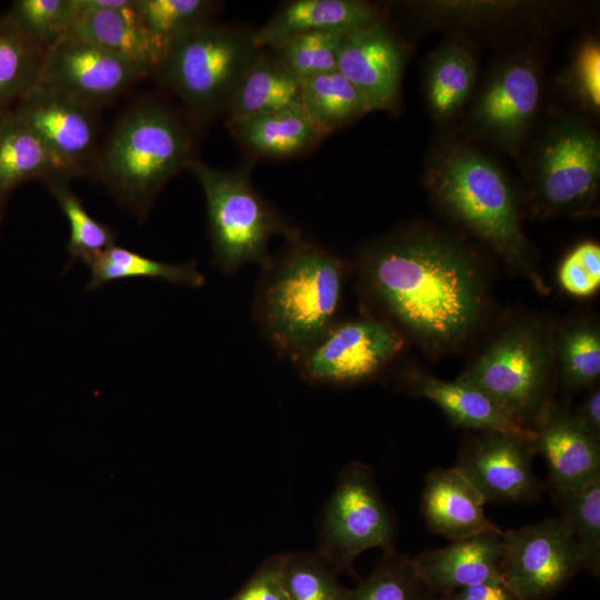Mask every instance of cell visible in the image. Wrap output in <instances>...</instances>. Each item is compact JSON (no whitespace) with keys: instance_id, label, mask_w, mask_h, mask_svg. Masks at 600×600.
I'll use <instances>...</instances> for the list:
<instances>
[{"instance_id":"cell-1","label":"cell","mask_w":600,"mask_h":600,"mask_svg":"<svg viewBox=\"0 0 600 600\" xmlns=\"http://www.w3.org/2000/svg\"><path fill=\"white\" fill-rule=\"evenodd\" d=\"M357 270L363 291L390 322L436 353L466 340L482 314L479 264L443 233L412 227L372 240L360 250Z\"/></svg>"},{"instance_id":"cell-2","label":"cell","mask_w":600,"mask_h":600,"mask_svg":"<svg viewBox=\"0 0 600 600\" xmlns=\"http://www.w3.org/2000/svg\"><path fill=\"white\" fill-rule=\"evenodd\" d=\"M261 266L252 316L282 358L293 361L338 319L346 268L301 233Z\"/></svg>"},{"instance_id":"cell-3","label":"cell","mask_w":600,"mask_h":600,"mask_svg":"<svg viewBox=\"0 0 600 600\" xmlns=\"http://www.w3.org/2000/svg\"><path fill=\"white\" fill-rule=\"evenodd\" d=\"M196 132L167 103L142 101L116 121L90 171L121 206L144 219L166 183L198 160Z\"/></svg>"},{"instance_id":"cell-4","label":"cell","mask_w":600,"mask_h":600,"mask_svg":"<svg viewBox=\"0 0 600 600\" xmlns=\"http://www.w3.org/2000/svg\"><path fill=\"white\" fill-rule=\"evenodd\" d=\"M424 182L449 216L507 262L532 273L517 197L494 160L467 142L448 141L429 157Z\"/></svg>"},{"instance_id":"cell-5","label":"cell","mask_w":600,"mask_h":600,"mask_svg":"<svg viewBox=\"0 0 600 600\" xmlns=\"http://www.w3.org/2000/svg\"><path fill=\"white\" fill-rule=\"evenodd\" d=\"M260 49L254 29L213 20L172 42L153 74L180 99L186 119L199 132L227 114Z\"/></svg>"},{"instance_id":"cell-6","label":"cell","mask_w":600,"mask_h":600,"mask_svg":"<svg viewBox=\"0 0 600 600\" xmlns=\"http://www.w3.org/2000/svg\"><path fill=\"white\" fill-rule=\"evenodd\" d=\"M253 162L223 170L198 159L189 169L204 194L213 263L226 274L246 264H264L274 236L288 240L300 234L253 188Z\"/></svg>"},{"instance_id":"cell-7","label":"cell","mask_w":600,"mask_h":600,"mask_svg":"<svg viewBox=\"0 0 600 600\" xmlns=\"http://www.w3.org/2000/svg\"><path fill=\"white\" fill-rule=\"evenodd\" d=\"M522 174L534 214H588L600 188L598 132L576 114L552 119L532 143Z\"/></svg>"},{"instance_id":"cell-8","label":"cell","mask_w":600,"mask_h":600,"mask_svg":"<svg viewBox=\"0 0 600 600\" xmlns=\"http://www.w3.org/2000/svg\"><path fill=\"white\" fill-rule=\"evenodd\" d=\"M552 348L539 322L513 324L458 378L493 399L520 424L534 431L552 404Z\"/></svg>"},{"instance_id":"cell-9","label":"cell","mask_w":600,"mask_h":600,"mask_svg":"<svg viewBox=\"0 0 600 600\" xmlns=\"http://www.w3.org/2000/svg\"><path fill=\"white\" fill-rule=\"evenodd\" d=\"M397 536L396 516L380 492L373 468L350 461L340 470L321 512L316 552L336 573L358 578L357 558L372 548H396Z\"/></svg>"},{"instance_id":"cell-10","label":"cell","mask_w":600,"mask_h":600,"mask_svg":"<svg viewBox=\"0 0 600 600\" xmlns=\"http://www.w3.org/2000/svg\"><path fill=\"white\" fill-rule=\"evenodd\" d=\"M543 91L542 63L532 49L501 59L469 110L467 123L481 139L520 156L537 119Z\"/></svg>"},{"instance_id":"cell-11","label":"cell","mask_w":600,"mask_h":600,"mask_svg":"<svg viewBox=\"0 0 600 600\" xmlns=\"http://www.w3.org/2000/svg\"><path fill=\"white\" fill-rule=\"evenodd\" d=\"M501 577L518 600H550L584 569L582 548L561 517L501 532Z\"/></svg>"},{"instance_id":"cell-12","label":"cell","mask_w":600,"mask_h":600,"mask_svg":"<svg viewBox=\"0 0 600 600\" xmlns=\"http://www.w3.org/2000/svg\"><path fill=\"white\" fill-rule=\"evenodd\" d=\"M403 343L399 329L386 319L337 320L292 362L310 383L350 387L377 377Z\"/></svg>"},{"instance_id":"cell-13","label":"cell","mask_w":600,"mask_h":600,"mask_svg":"<svg viewBox=\"0 0 600 600\" xmlns=\"http://www.w3.org/2000/svg\"><path fill=\"white\" fill-rule=\"evenodd\" d=\"M97 109L68 92L37 84L17 101L13 111L70 180L91 170L100 146Z\"/></svg>"},{"instance_id":"cell-14","label":"cell","mask_w":600,"mask_h":600,"mask_svg":"<svg viewBox=\"0 0 600 600\" xmlns=\"http://www.w3.org/2000/svg\"><path fill=\"white\" fill-rule=\"evenodd\" d=\"M532 440L498 431H476L460 444L454 467L486 503L538 502L547 490L533 470Z\"/></svg>"},{"instance_id":"cell-15","label":"cell","mask_w":600,"mask_h":600,"mask_svg":"<svg viewBox=\"0 0 600 600\" xmlns=\"http://www.w3.org/2000/svg\"><path fill=\"white\" fill-rule=\"evenodd\" d=\"M143 77L122 58L66 36L47 49L38 84L62 90L100 108Z\"/></svg>"},{"instance_id":"cell-16","label":"cell","mask_w":600,"mask_h":600,"mask_svg":"<svg viewBox=\"0 0 600 600\" xmlns=\"http://www.w3.org/2000/svg\"><path fill=\"white\" fill-rule=\"evenodd\" d=\"M408 49L386 19L350 32L338 70L362 93L370 111L398 108Z\"/></svg>"},{"instance_id":"cell-17","label":"cell","mask_w":600,"mask_h":600,"mask_svg":"<svg viewBox=\"0 0 600 600\" xmlns=\"http://www.w3.org/2000/svg\"><path fill=\"white\" fill-rule=\"evenodd\" d=\"M534 433L536 452L548 466L547 490L571 489L600 477V440L567 407L553 401Z\"/></svg>"},{"instance_id":"cell-18","label":"cell","mask_w":600,"mask_h":600,"mask_svg":"<svg viewBox=\"0 0 600 600\" xmlns=\"http://www.w3.org/2000/svg\"><path fill=\"white\" fill-rule=\"evenodd\" d=\"M422 24L431 28L502 31L530 29L561 16L562 4L546 1H410L403 4Z\"/></svg>"},{"instance_id":"cell-19","label":"cell","mask_w":600,"mask_h":600,"mask_svg":"<svg viewBox=\"0 0 600 600\" xmlns=\"http://www.w3.org/2000/svg\"><path fill=\"white\" fill-rule=\"evenodd\" d=\"M501 532L488 531L412 557L416 571L439 598L501 577Z\"/></svg>"},{"instance_id":"cell-20","label":"cell","mask_w":600,"mask_h":600,"mask_svg":"<svg viewBox=\"0 0 600 600\" xmlns=\"http://www.w3.org/2000/svg\"><path fill=\"white\" fill-rule=\"evenodd\" d=\"M486 501L453 466L431 470L424 479L420 511L426 528L450 541L501 530L486 513Z\"/></svg>"},{"instance_id":"cell-21","label":"cell","mask_w":600,"mask_h":600,"mask_svg":"<svg viewBox=\"0 0 600 600\" xmlns=\"http://www.w3.org/2000/svg\"><path fill=\"white\" fill-rule=\"evenodd\" d=\"M384 19L380 8L362 0H293L283 3L260 28L254 29L259 48L314 32H352Z\"/></svg>"},{"instance_id":"cell-22","label":"cell","mask_w":600,"mask_h":600,"mask_svg":"<svg viewBox=\"0 0 600 600\" xmlns=\"http://www.w3.org/2000/svg\"><path fill=\"white\" fill-rule=\"evenodd\" d=\"M81 11L67 36L96 44L131 63L144 77L153 74L163 51L141 22L136 0L103 8L80 0Z\"/></svg>"},{"instance_id":"cell-23","label":"cell","mask_w":600,"mask_h":600,"mask_svg":"<svg viewBox=\"0 0 600 600\" xmlns=\"http://www.w3.org/2000/svg\"><path fill=\"white\" fill-rule=\"evenodd\" d=\"M478 72L476 51L464 34H451L431 51L423 67V94L436 123L449 124L470 102Z\"/></svg>"},{"instance_id":"cell-24","label":"cell","mask_w":600,"mask_h":600,"mask_svg":"<svg viewBox=\"0 0 600 600\" xmlns=\"http://www.w3.org/2000/svg\"><path fill=\"white\" fill-rule=\"evenodd\" d=\"M403 388L416 397L432 401L458 427L534 440V431L516 421L483 391L458 379L446 381L416 372L404 377Z\"/></svg>"},{"instance_id":"cell-25","label":"cell","mask_w":600,"mask_h":600,"mask_svg":"<svg viewBox=\"0 0 600 600\" xmlns=\"http://www.w3.org/2000/svg\"><path fill=\"white\" fill-rule=\"evenodd\" d=\"M227 126L252 160L299 157L318 147L324 138L300 103Z\"/></svg>"},{"instance_id":"cell-26","label":"cell","mask_w":600,"mask_h":600,"mask_svg":"<svg viewBox=\"0 0 600 600\" xmlns=\"http://www.w3.org/2000/svg\"><path fill=\"white\" fill-rule=\"evenodd\" d=\"M300 103V80L266 48L241 77L226 114L227 124Z\"/></svg>"},{"instance_id":"cell-27","label":"cell","mask_w":600,"mask_h":600,"mask_svg":"<svg viewBox=\"0 0 600 600\" xmlns=\"http://www.w3.org/2000/svg\"><path fill=\"white\" fill-rule=\"evenodd\" d=\"M53 177L63 176L37 134L13 109L0 113V207L22 183Z\"/></svg>"},{"instance_id":"cell-28","label":"cell","mask_w":600,"mask_h":600,"mask_svg":"<svg viewBox=\"0 0 600 600\" xmlns=\"http://www.w3.org/2000/svg\"><path fill=\"white\" fill-rule=\"evenodd\" d=\"M300 104L324 137L371 112L362 93L338 69L302 79Z\"/></svg>"},{"instance_id":"cell-29","label":"cell","mask_w":600,"mask_h":600,"mask_svg":"<svg viewBox=\"0 0 600 600\" xmlns=\"http://www.w3.org/2000/svg\"><path fill=\"white\" fill-rule=\"evenodd\" d=\"M88 266L90 268L88 290L127 278L161 279L192 288H200L206 283V278L194 261L163 262L116 244L96 257Z\"/></svg>"},{"instance_id":"cell-30","label":"cell","mask_w":600,"mask_h":600,"mask_svg":"<svg viewBox=\"0 0 600 600\" xmlns=\"http://www.w3.org/2000/svg\"><path fill=\"white\" fill-rule=\"evenodd\" d=\"M47 49L0 17V113L39 83Z\"/></svg>"},{"instance_id":"cell-31","label":"cell","mask_w":600,"mask_h":600,"mask_svg":"<svg viewBox=\"0 0 600 600\" xmlns=\"http://www.w3.org/2000/svg\"><path fill=\"white\" fill-rule=\"evenodd\" d=\"M347 600H438L414 569L412 557L391 548L370 574L358 579Z\"/></svg>"},{"instance_id":"cell-32","label":"cell","mask_w":600,"mask_h":600,"mask_svg":"<svg viewBox=\"0 0 600 600\" xmlns=\"http://www.w3.org/2000/svg\"><path fill=\"white\" fill-rule=\"evenodd\" d=\"M553 504L570 524L584 558V570L600 576V477L576 488L549 490Z\"/></svg>"},{"instance_id":"cell-33","label":"cell","mask_w":600,"mask_h":600,"mask_svg":"<svg viewBox=\"0 0 600 600\" xmlns=\"http://www.w3.org/2000/svg\"><path fill=\"white\" fill-rule=\"evenodd\" d=\"M136 8L164 54L177 39L213 21L220 3L210 0H136Z\"/></svg>"},{"instance_id":"cell-34","label":"cell","mask_w":600,"mask_h":600,"mask_svg":"<svg viewBox=\"0 0 600 600\" xmlns=\"http://www.w3.org/2000/svg\"><path fill=\"white\" fill-rule=\"evenodd\" d=\"M44 182L69 222L70 237L67 250L71 261L81 260L89 264L100 253L114 246L117 233L88 213L70 188L69 179L53 177Z\"/></svg>"},{"instance_id":"cell-35","label":"cell","mask_w":600,"mask_h":600,"mask_svg":"<svg viewBox=\"0 0 600 600\" xmlns=\"http://www.w3.org/2000/svg\"><path fill=\"white\" fill-rule=\"evenodd\" d=\"M553 351L567 390L594 386L600 376V332L596 323L578 321L567 326L558 334Z\"/></svg>"},{"instance_id":"cell-36","label":"cell","mask_w":600,"mask_h":600,"mask_svg":"<svg viewBox=\"0 0 600 600\" xmlns=\"http://www.w3.org/2000/svg\"><path fill=\"white\" fill-rule=\"evenodd\" d=\"M80 11V0H17L4 16L48 49L69 33Z\"/></svg>"},{"instance_id":"cell-37","label":"cell","mask_w":600,"mask_h":600,"mask_svg":"<svg viewBox=\"0 0 600 600\" xmlns=\"http://www.w3.org/2000/svg\"><path fill=\"white\" fill-rule=\"evenodd\" d=\"M316 552L281 553V576L290 600H347L349 589Z\"/></svg>"},{"instance_id":"cell-38","label":"cell","mask_w":600,"mask_h":600,"mask_svg":"<svg viewBox=\"0 0 600 600\" xmlns=\"http://www.w3.org/2000/svg\"><path fill=\"white\" fill-rule=\"evenodd\" d=\"M350 33V32H349ZM348 32H314L290 38L270 48L300 81L338 69Z\"/></svg>"},{"instance_id":"cell-39","label":"cell","mask_w":600,"mask_h":600,"mask_svg":"<svg viewBox=\"0 0 600 600\" xmlns=\"http://www.w3.org/2000/svg\"><path fill=\"white\" fill-rule=\"evenodd\" d=\"M564 87L588 112L600 111V46L594 37L582 40L563 77Z\"/></svg>"},{"instance_id":"cell-40","label":"cell","mask_w":600,"mask_h":600,"mask_svg":"<svg viewBox=\"0 0 600 600\" xmlns=\"http://www.w3.org/2000/svg\"><path fill=\"white\" fill-rule=\"evenodd\" d=\"M559 283L574 297H589L600 286V247L592 241L576 246L562 260Z\"/></svg>"},{"instance_id":"cell-41","label":"cell","mask_w":600,"mask_h":600,"mask_svg":"<svg viewBox=\"0 0 600 600\" xmlns=\"http://www.w3.org/2000/svg\"><path fill=\"white\" fill-rule=\"evenodd\" d=\"M230 600H290L281 576V553L263 560Z\"/></svg>"},{"instance_id":"cell-42","label":"cell","mask_w":600,"mask_h":600,"mask_svg":"<svg viewBox=\"0 0 600 600\" xmlns=\"http://www.w3.org/2000/svg\"><path fill=\"white\" fill-rule=\"evenodd\" d=\"M438 600H518L502 578L469 586L439 597Z\"/></svg>"},{"instance_id":"cell-43","label":"cell","mask_w":600,"mask_h":600,"mask_svg":"<svg viewBox=\"0 0 600 600\" xmlns=\"http://www.w3.org/2000/svg\"><path fill=\"white\" fill-rule=\"evenodd\" d=\"M574 414L584 428L600 440V389L598 386L592 387Z\"/></svg>"},{"instance_id":"cell-44","label":"cell","mask_w":600,"mask_h":600,"mask_svg":"<svg viewBox=\"0 0 600 600\" xmlns=\"http://www.w3.org/2000/svg\"><path fill=\"white\" fill-rule=\"evenodd\" d=\"M2 212H3V209L0 207V220L2 218Z\"/></svg>"}]
</instances>
